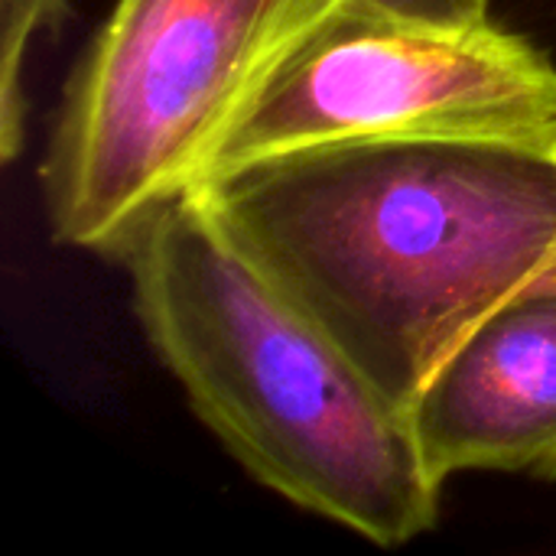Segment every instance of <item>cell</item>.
<instances>
[{"label": "cell", "mask_w": 556, "mask_h": 556, "mask_svg": "<svg viewBox=\"0 0 556 556\" xmlns=\"http://www.w3.org/2000/svg\"><path fill=\"white\" fill-rule=\"evenodd\" d=\"M192 192L401 414L472 326L556 267L551 143H342Z\"/></svg>", "instance_id": "1"}, {"label": "cell", "mask_w": 556, "mask_h": 556, "mask_svg": "<svg viewBox=\"0 0 556 556\" xmlns=\"http://www.w3.org/2000/svg\"><path fill=\"white\" fill-rule=\"evenodd\" d=\"M140 329L264 489L378 547L433 531L443 485L407 414L231 241L199 192L124 254Z\"/></svg>", "instance_id": "2"}, {"label": "cell", "mask_w": 556, "mask_h": 556, "mask_svg": "<svg viewBox=\"0 0 556 556\" xmlns=\"http://www.w3.org/2000/svg\"><path fill=\"white\" fill-rule=\"evenodd\" d=\"M329 0H114L39 169L52 238L124 261L192 192L283 49Z\"/></svg>", "instance_id": "3"}, {"label": "cell", "mask_w": 556, "mask_h": 556, "mask_svg": "<svg viewBox=\"0 0 556 556\" xmlns=\"http://www.w3.org/2000/svg\"><path fill=\"white\" fill-rule=\"evenodd\" d=\"M554 134L556 65L528 36L495 20L453 29L332 0L264 75L205 179L342 143L401 137L554 143Z\"/></svg>", "instance_id": "4"}, {"label": "cell", "mask_w": 556, "mask_h": 556, "mask_svg": "<svg viewBox=\"0 0 556 556\" xmlns=\"http://www.w3.org/2000/svg\"><path fill=\"white\" fill-rule=\"evenodd\" d=\"M430 476L556 479V267L495 306L407 410Z\"/></svg>", "instance_id": "5"}, {"label": "cell", "mask_w": 556, "mask_h": 556, "mask_svg": "<svg viewBox=\"0 0 556 556\" xmlns=\"http://www.w3.org/2000/svg\"><path fill=\"white\" fill-rule=\"evenodd\" d=\"M72 0H0V156L16 160L26 137L23 62L33 36L62 33Z\"/></svg>", "instance_id": "6"}, {"label": "cell", "mask_w": 556, "mask_h": 556, "mask_svg": "<svg viewBox=\"0 0 556 556\" xmlns=\"http://www.w3.org/2000/svg\"><path fill=\"white\" fill-rule=\"evenodd\" d=\"M332 3V0H329ZM362 7H371L388 16L430 23V26H482L492 20V0H352Z\"/></svg>", "instance_id": "7"}, {"label": "cell", "mask_w": 556, "mask_h": 556, "mask_svg": "<svg viewBox=\"0 0 556 556\" xmlns=\"http://www.w3.org/2000/svg\"><path fill=\"white\" fill-rule=\"evenodd\" d=\"M551 147H554V150H556V134H554V143H551Z\"/></svg>", "instance_id": "8"}]
</instances>
